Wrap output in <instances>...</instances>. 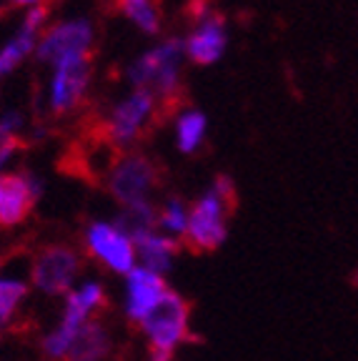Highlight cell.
Masks as SVG:
<instances>
[{"label":"cell","mask_w":358,"mask_h":361,"mask_svg":"<svg viewBox=\"0 0 358 361\" xmlns=\"http://www.w3.org/2000/svg\"><path fill=\"white\" fill-rule=\"evenodd\" d=\"M180 56L183 43L175 38L156 45L130 66L128 78L133 80L135 90H148L153 96H171L178 88Z\"/></svg>","instance_id":"277c9868"},{"label":"cell","mask_w":358,"mask_h":361,"mask_svg":"<svg viewBox=\"0 0 358 361\" xmlns=\"http://www.w3.org/2000/svg\"><path fill=\"white\" fill-rule=\"evenodd\" d=\"M20 148V135L16 133V130H11L8 126L0 123V169L11 161L13 153Z\"/></svg>","instance_id":"7402d4cb"},{"label":"cell","mask_w":358,"mask_h":361,"mask_svg":"<svg viewBox=\"0 0 358 361\" xmlns=\"http://www.w3.org/2000/svg\"><path fill=\"white\" fill-rule=\"evenodd\" d=\"M135 251H138L140 266H143V269L166 276V274L173 269V261L180 251V241L178 238L166 236V233H161V231H151L135 241Z\"/></svg>","instance_id":"9a60e30c"},{"label":"cell","mask_w":358,"mask_h":361,"mask_svg":"<svg viewBox=\"0 0 358 361\" xmlns=\"http://www.w3.org/2000/svg\"><path fill=\"white\" fill-rule=\"evenodd\" d=\"M28 296V283L23 279L13 276H0V326L13 322L18 306Z\"/></svg>","instance_id":"ffe728a7"},{"label":"cell","mask_w":358,"mask_h":361,"mask_svg":"<svg viewBox=\"0 0 358 361\" xmlns=\"http://www.w3.org/2000/svg\"><path fill=\"white\" fill-rule=\"evenodd\" d=\"M190 306L173 288L163 293V299L138 322L143 336L148 338L151 351L173 354L190 336Z\"/></svg>","instance_id":"3957f363"},{"label":"cell","mask_w":358,"mask_h":361,"mask_svg":"<svg viewBox=\"0 0 358 361\" xmlns=\"http://www.w3.org/2000/svg\"><path fill=\"white\" fill-rule=\"evenodd\" d=\"M118 6L143 33H158L161 28V11L153 0H118Z\"/></svg>","instance_id":"d6986e66"},{"label":"cell","mask_w":358,"mask_h":361,"mask_svg":"<svg viewBox=\"0 0 358 361\" xmlns=\"http://www.w3.org/2000/svg\"><path fill=\"white\" fill-rule=\"evenodd\" d=\"M175 135H178V151L193 153L206 135V116L201 111L183 113L178 118V126H175Z\"/></svg>","instance_id":"ac0fdd59"},{"label":"cell","mask_w":358,"mask_h":361,"mask_svg":"<svg viewBox=\"0 0 358 361\" xmlns=\"http://www.w3.org/2000/svg\"><path fill=\"white\" fill-rule=\"evenodd\" d=\"M0 338H3V326H0Z\"/></svg>","instance_id":"cb8c5ba5"},{"label":"cell","mask_w":358,"mask_h":361,"mask_svg":"<svg viewBox=\"0 0 358 361\" xmlns=\"http://www.w3.org/2000/svg\"><path fill=\"white\" fill-rule=\"evenodd\" d=\"M90 80V63L88 58H73L61 66H56V73L51 80V108L53 113L73 111L85 96Z\"/></svg>","instance_id":"8fae6325"},{"label":"cell","mask_w":358,"mask_h":361,"mask_svg":"<svg viewBox=\"0 0 358 361\" xmlns=\"http://www.w3.org/2000/svg\"><path fill=\"white\" fill-rule=\"evenodd\" d=\"M16 3H35V0H16Z\"/></svg>","instance_id":"603a6c76"},{"label":"cell","mask_w":358,"mask_h":361,"mask_svg":"<svg viewBox=\"0 0 358 361\" xmlns=\"http://www.w3.org/2000/svg\"><path fill=\"white\" fill-rule=\"evenodd\" d=\"M40 180L30 173H0V228L20 226L40 198Z\"/></svg>","instance_id":"9c48e42d"},{"label":"cell","mask_w":358,"mask_h":361,"mask_svg":"<svg viewBox=\"0 0 358 361\" xmlns=\"http://www.w3.org/2000/svg\"><path fill=\"white\" fill-rule=\"evenodd\" d=\"M183 51L188 53V58L193 63H216L226 51V28H223V18L221 16H206L196 25V30L188 35Z\"/></svg>","instance_id":"4fadbf2b"},{"label":"cell","mask_w":358,"mask_h":361,"mask_svg":"<svg viewBox=\"0 0 358 361\" xmlns=\"http://www.w3.org/2000/svg\"><path fill=\"white\" fill-rule=\"evenodd\" d=\"M113 351V338L101 322H85L63 361H106Z\"/></svg>","instance_id":"2e32d148"},{"label":"cell","mask_w":358,"mask_h":361,"mask_svg":"<svg viewBox=\"0 0 358 361\" xmlns=\"http://www.w3.org/2000/svg\"><path fill=\"white\" fill-rule=\"evenodd\" d=\"M158 186V169L146 156H123L113 164L108 173V191L121 206L151 201Z\"/></svg>","instance_id":"52a82bcc"},{"label":"cell","mask_w":358,"mask_h":361,"mask_svg":"<svg viewBox=\"0 0 358 361\" xmlns=\"http://www.w3.org/2000/svg\"><path fill=\"white\" fill-rule=\"evenodd\" d=\"M93 30L85 20H68L53 25L38 45V58L53 68L73 58H88Z\"/></svg>","instance_id":"ba28073f"},{"label":"cell","mask_w":358,"mask_h":361,"mask_svg":"<svg viewBox=\"0 0 358 361\" xmlns=\"http://www.w3.org/2000/svg\"><path fill=\"white\" fill-rule=\"evenodd\" d=\"M156 108V96L148 90H133L123 103H118L113 113L108 116L106 135L116 146H128L140 135L143 126L153 116Z\"/></svg>","instance_id":"30bf717a"},{"label":"cell","mask_w":358,"mask_h":361,"mask_svg":"<svg viewBox=\"0 0 358 361\" xmlns=\"http://www.w3.org/2000/svg\"><path fill=\"white\" fill-rule=\"evenodd\" d=\"M106 288L98 281H83L78 288L66 296V306H63V319L53 331L45 334L43 338V354L51 361H63L73 344V338L83 329L85 322H90V316L95 311H101L106 306Z\"/></svg>","instance_id":"7a4b0ae2"},{"label":"cell","mask_w":358,"mask_h":361,"mask_svg":"<svg viewBox=\"0 0 358 361\" xmlns=\"http://www.w3.org/2000/svg\"><path fill=\"white\" fill-rule=\"evenodd\" d=\"M168 291V283L161 274L135 266L130 274H125V316L138 324L158 301Z\"/></svg>","instance_id":"7c38bea8"},{"label":"cell","mask_w":358,"mask_h":361,"mask_svg":"<svg viewBox=\"0 0 358 361\" xmlns=\"http://www.w3.org/2000/svg\"><path fill=\"white\" fill-rule=\"evenodd\" d=\"M116 226L123 233H128L135 243L140 236H146V233H151V231H158V209L151 201L130 203V206H123Z\"/></svg>","instance_id":"e0dca14e"},{"label":"cell","mask_w":358,"mask_h":361,"mask_svg":"<svg viewBox=\"0 0 358 361\" xmlns=\"http://www.w3.org/2000/svg\"><path fill=\"white\" fill-rule=\"evenodd\" d=\"M80 271V256L73 246L48 243L30 261V281L45 296H68Z\"/></svg>","instance_id":"5b68a950"},{"label":"cell","mask_w":358,"mask_h":361,"mask_svg":"<svg viewBox=\"0 0 358 361\" xmlns=\"http://www.w3.org/2000/svg\"><path fill=\"white\" fill-rule=\"evenodd\" d=\"M83 241L88 254L93 256L98 264H103L113 274H130L135 269V243L128 233H123L116 224L108 221H93L85 226Z\"/></svg>","instance_id":"8992f818"},{"label":"cell","mask_w":358,"mask_h":361,"mask_svg":"<svg viewBox=\"0 0 358 361\" xmlns=\"http://www.w3.org/2000/svg\"><path fill=\"white\" fill-rule=\"evenodd\" d=\"M235 191L226 176H218L216 183L188 209V228L185 243L193 251H216L228 236V219L233 209Z\"/></svg>","instance_id":"6da1fadb"},{"label":"cell","mask_w":358,"mask_h":361,"mask_svg":"<svg viewBox=\"0 0 358 361\" xmlns=\"http://www.w3.org/2000/svg\"><path fill=\"white\" fill-rule=\"evenodd\" d=\"M185 228H188V209L178 198H168L163 203V209H158V231L178 238L185 236Z\"/></svg>","instance_id":"44dd1931"},{"label":"cell","mask_w":358,"mask_h":361,"mask_svg":"<svg viewBox=\"0 0 358 361\" xmlns=\"http://www.w3.org/2000/svg\"><path fill=\"white\" fill-rule=\"evenodd\" d=\"M45 16H48V11H45L43 6L33 8V11L25 16V20H23L20 30L0 48V78L8 75L11 71H16L23 63V58L33 51L35 38H38V30H40V25H43Z\"/></svg>","instance_id":"5bb4252c"},{"label":"cell","mask_w":358,"mask_h":361,"mask_svg":"<svg viewBox=\"0 0 358 361\" xmlns=\"http://www.w3.org/2000/svg\"><path fill=\"white\" fill-rule=\"evenodd\" d=\"M0 266H3V259H0Z\"/></svg>","instance_id":"d4e9b609"}]
</instances>
